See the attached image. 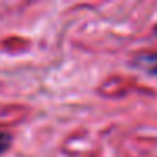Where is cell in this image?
<instances>
[{"label": "cell", "instance_id": "1", "mask_svg": "<svg viewBox=\"0 0 157 157\" xmlns=\"http://www.w3.org/2000/svg\"><path fill=\"white\" fill-rule=\"evenodd\" d=\"M135 64L140 66L142 69L152 73V75L157 76V52H152V54H142L135 59Z\"/></svg>", "mask_w": 157, "mask_h": 157}, {"label": "cell", "instance_id": "2", "mask_svg": "<svg viewBox=\"0 0 157 157\" xmlns=\"http://www.w3.org/2000/svg\"><path fill=\"white\" fill-rule=\"evenodd\" d=\"M12 139L9 133H0V154L5 152V150L9 149V145H10Z\"/></svg>", "mask_w": 157, "mask_h": 157}, {"label": "cell", "instance_id": "3", "mask_svg": "<svg viewBox=\"0 0 157 157\" xmlns=\"http://www.w3.org/2000/svg\"><path fill=\"white\" fill-rule=\"evenodd\" d=\"M155 34H157V25H155Z\"/></svg>", "mask_w": 157, "mask_h": 157}]
</instances>
